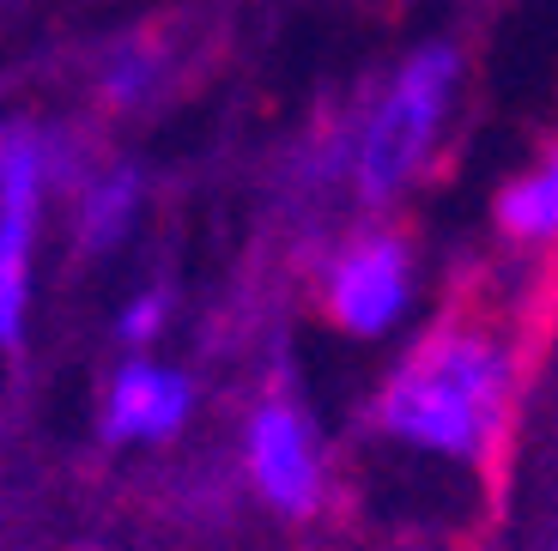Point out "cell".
I'll list each match as a JSON object with an SVG mask.
<instances>
[{
	"mask_svg": "<svg viewBox=\"0 0 558 551\" xmlns=\"http://www.w3.org/2000/svg\"><path fill=\"white\" fill-rule=\"evenodd\" d=\"M510 400V358L486 321H444L413 345L377 400V425L389 437L444 449L456 461H486L504 430Z\"/></svg>",
	"mask_w": 558,
	"mask_h": 551,
	"instance_id": "obj_1",
	"label": "cell"
},
{
	"mask_svg": "<svg viewBox=\"0 0 558 551\" xmlns=\"http://www.w3.org/2000/svg\"><path fill=\"white\" fill-rule=\"evenodd\" d=\"M449 85H456V49H425V56L407 61V73L395 79L389 103H383V110L371 115V127H364L359 182H364L371 200H389V194L418 170L437 122H444Z\"/></svg>",
	"mask_w": 558,
	"mask_h": 551,
	"instance_id": "obj_2",
	"label": "cell"
},
{
	"mask_svg": "<svg viewBox=\"0 0 558 551\" xmlns=\"http://www.w3.org/2000/svg\"><path fill=\"white\" fill-rule=\"evenodd\" d=\"M407 273H413V261H407L401 236H389V231L364 236V243H352L335 261V273H328V316L347 333L389 328L407 304Z\"/></svg>",
	"mask_w": 558,
	"mask_h": 551,
	"instance_id": "obj_3",
	"label": "cell"
},
{
	"mask_svg": "<svg viewBox=\"0 0 558 551\" xmlns=\"http://www.w3.org/2000/svg\"><path fill=\"white\" fill-rule=\"evenodd\" d=\"M250 473L262 497L286 515H310L322 497V467H316V437L292 400H267L250 425Z\"/></svg>",
	"mask_w": 558,
	"mask_h": 551,
	"instance_id": "obj_4",
	"label": "cell"
},
{
	"mask_svg": "<svg viewBox=\"0 0 558 551\" xmlns=\"http://www.w3.org/2000/svg\"><path fill=\"white\" fill-rule=\"evenodd\" d=\"M189 376L158 370V364H128L110 382L104 400V442H140V437H177V425L189 418Z\"/></svg>",
	"mask_w": 558,
	"mask_h": 551,
	"instance_id": "obj_5",
	"label": "cell"
},
{
	"mask_svg": "<svg viewBox=\"0 0 558 551\" xmlns=\"http://www.w3.org/2000/svg\"><path fill=\"white\" fill-rule=\"evenodd\" d=\"M140 212V170H104V176L85 182L80 194V248L92 255V248H116L128 236V224H134Z\"/></svg>",
	"mask_w": 558,
	"mask_h": 551,
	"instance_id": "obj_6",
	"label": "cell"
},
{
	"mask_svg": "<svg viewBox=\"0 0 558 551\" xmlns=\"http://www.w3.org/2000/svg\"><path fill=\"white\" fill-rule=\"evenodd\" d=\"M498 224L517 236H546L558 231V146L546 152V164L534 170V176L510 182V188L498 194Z\"/></svg>",
	"mask_w": 558,
	"mask_h": 551,
	"instance_id": "obj_7",
	"label": "cell"
},
{
	"mask_svg": "<svg viewBox=\"0 0 558 551\" xmlns=\"http://www.w3.org/2000/svg\"><path fill=\"white\" fill-rule=\"evenodd\" d=\"M158 73H165V61H158V42L128 37V42H116L110 56H104L98 91L110 97L116 110H134V103H146V97H153Z\"/></svg>",
	"mask_w": 558,
	"mask_h": 551,
	"instance_id": "obj_8",
	"label": "cell"
},
{
	"mask_svg": "<svg viewBox=\"0 0 558 551\" xmlns=\"http://www.w3.org/2000/svg\"><path fill=\"white\" fill-rule=\"evenodd\" d=\"M170 309V291H153V297H134V304L122 309V340L128 345H146L158 333V321H165Z\"/></svg>",
	"mask_w": 558,
	"mask_h": 551,
	"instance_id": "obj_9",
	"label": "cell"
},
{
	"mask_svg": "<svg viewBox=\"0 0 558 551\" xmlns=\"http://www.w3.org/2000/svg\"><path fill=\"white\" fill-rule=\"evenodd\" d=\"M0 152H7V127H0Z\"/></svg>",
	"mask_w": 558,
	"mask_h": 551,
	"instance_id": "obj_10",
	"label": "cell"
}]
</instances>
